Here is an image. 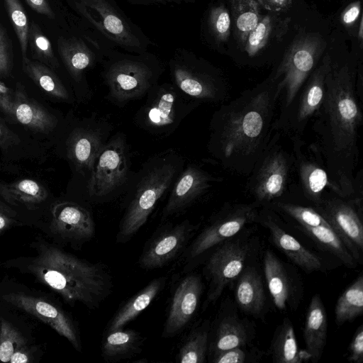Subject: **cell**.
Instances as JSON below:
<instances>
[{"label": "cell", "instance_id": "35", "mask_svg": "<svg viewBox=\"0 0 363 363\" xmlns=\"http://www.w3.org/2000/svg\"><path fill=\"white\" fill-rule=\"evenodd\" d=\"M363 312V276L359 274L339 296L335 307L337 325L351 322Z\"/></svg>", "mask_w": 363, "mask_h": 363}, {"label": "cell", "instance_id": "46", "mask_svg": "<svg viewBox=\"0 0 363 363\" xmlns=\"http://www.w3.org/2000/svg\"><path fill=\"white\" fill-rule=\"evenodd\" d=\"M13 65L11 43L5 30L0 25V77L7 76Z\"/></svg>", "mask_w": 363, "mask_h": 363}, {"label": "cell", "instance_id": "27", "mask_svg": "<svg viewBox=\"0 0 363 363\" xmlns=\"http://www.w3.org/2000/svg\"><path fill=\"white\" fill-rule=\"evenodd\" d=\"M166 277L150 281L145 287L130 297L112 316L106 327V333L122 329L146 309L163 290Z\"/></svg>", "mask_w": 363, "mask_h": 363}, {"label": "cell", "instance_id": "55", "mask_svg": "<svg viewBox=\"0 0 363 363\" xmlns=\"http://www.w3.org/2000/svg\"><path fill=\"white\" fill-rule=\"evenodd\" d=\"M145 1H155V2H191L193 0H145Z\"/></svg>", "mask_w": 363, "mask_h": 363}, {"label": "cell", "instance_id": "19", "mask_svg": "<svg viewBox=\"0 0 363 363\" xmlns=\"http://www.w3.org/2000/svg\"><path fill=\"white\" fill-rule=\"evenodd\" d=\"M222 180L195 164H189L173 183L163 208V220L184 211L206 193L213 184Z\"/></svg>", "mask_w": 363, "mask_h": 363}, {"label": "cell", "instance_id": "25", "mask_svg": "<svg viewBox=\"0 0 363 363\" xmlns=\"http://www.w3.org/2000/svg\"><path fill=\"white\" fill-rule=\"evenodd\" d=\"M328 320L319 294H315L308 305L303 327V339L311 360L318 362L323 354L327 340Z\"/></svg>", "mask_w": 363, "mask_h": 363}, {"label": "cell", "instance_id": "40", "mask_svg": "<svg viewBox=\"0 0 363 363\" xmlns=\"http://www.w3.org/2000/svg\"><path fill=\"white\" fill-rule=\"evenodd\" d=\"M266 207L275 212L288 216L302 227L330 226L325 219L313 207L303 206L284 200L275 201Z\"/></svg>", "mask_w": 363, "mask_h": 363}, {"label": "cell", "instance_id": "37", "mask_svg": "<svg viewBox=\"0 0 363 363\" xmlns=\"http://www.w3.org/2000/svg\"><path fill=\"white\" fill-rule=\"evenodd\" d=\"M300 228L313 241L335 256L345 266L355 268L357 262L330 226Z\"/></svg>", "mask_w": 363, "mask_h": 363}, {"label": "cell", "instance_id": "10", "mask_svg": "<svg viewBox=\"0 0 363 363\" xmlns=\"http://www.w3.org/2000/svg\"><path fill=\"white\" fill-rule=\"evenodd\" d=\"M76 11L105 38L131 52H146L150 42L113 0H74Z\"/></svg>", "mask_w": 363, "mask_h": 363}, {"label": "cell", "instance_id": "9", "mask_svg": "<svg viewBox=\"0 0 363 363\" xmlns=\"http://www.w3.org/2000/svg\"><path fill=\"white\" fill-rule=\"evenodd\" d=\"M172 84L201 103L223 104L229 88L224 78L201 59L184 49L177 50L169 62Z\"/></svg>", "mask_w": 363, "mask_h": 363}, {"label": "cell", "instance_id": "8", "mask_svg": "<svg viewBox=\"0 0 363 363\" xmlns=\"http://www.w3.org/2000/svg\"><path fill=\"white\" fill-rule=\"evenodd\" d=\"M138 110L134 123L140 129L159 138L173 133L182 121L201 104L182 93L172 83L154 86Z\"/></svg>", "mask_w": 363, "mask_h": 363}, {"label": "cell", "instance_id": "54", "mask_svg": "<svg viewBox=\"0 0 363 363\" xmlns=\"http://www.w3.org/2000/svg\"><path fill=\"white\" fill-rule=\"evenodd\" d=\"M359 29H358V32H357V37L359 38V40L360 42L362 41V39H363V22H362V16H360V20H359Z\"/></svg>", "mask_w": 363, "mask_h": 363}, {"label": "cell", "instance_id": "32", "mask_svg": "<svg viewBox=\"0 0 363 363\" xmlns=\"http://www.w3.org/2000/svg\"><path fill=\"white\" fill-rule=\"evenodd\" d=\"M13 115L20 123L39 132H50L57 123L55 116L21 89L14 93Z\"/></svg>", "mask_w": 363, "mask_h": 363}, {"label": "cell", "instance_id": "52", "mask_svg": "<svg viewBox=\"0 0 363 363\" xmlns=\"http://www.w3.org/2000/svg\"><path fill=\"white\" fill-rule=\"evenodd\" d=\"M27 4L37 13L50 18H55V13L47 0H26Z\"/></svg>", "mask_w": 363, "mask_h": 363}, {"label": "cell", "instance_id": "22", "mask_svg": "<svg viewBox=\"0 0 363 363\" xmlns=\"http://www.w3.org/2000/svg\"><path fill=\"white\" fill-rule=\"evenodd\" d=\"M258 221L269 230L270 238L274 245L295 265L307 273L323 269L321 259L277 223L271 208L262 207L259 212Z\"/></svg>", "mask_w": 363, "mask_h": 363}, {"label": "cell", "instance_id": "20", "mask_svg": "<svg viewBox=\"0 0 363 363\" xmlns=\"http://www.w3.org/2000/svg\"><path fill=\"white\" fill-rule=\"evenodd\" d=\"M202 292V280L197 274H189L179 282L172 296L162 337H172L183 331L196 313Z\"/></svg>", "mask_w": 363, "mask_h": 363}, {"label": "cell", "instance_id": "4", "mask_svg": "<svg viewBox=\"0 0 363 363\" xmlns=\"http://www.w3.org/2000/svg\"><path fill=\"white\" fill-rule=\"evenodd\" d=\"M184 161L172 152L156 155L145 164L122 217L117 243L129 241L145 224L157 203L183 169Z\"/></svg>", "mask_w": 363, "mask_h": 363}, {"label": "cell", "instance_id": "42", "mask_svg": "<svg viewBox=\"0 0 363 363\" xmlns=\"http://www.w3.org/2000/svg\"><path fill=\"white\" fill-rule=\"evenodd\" d=\"M28 340L10 322L0 318V362H9L16 350Z\"/></svg>", "mask_w": 363, "mask_h": 363}, {"label": "cell", "instance_id": "43", "mask_svg": "<svg viewBox=\"0 0 363 363\" xmlns=\"http://www.w3.org/2000/svg\"><path fill=\"white\" fill-rule=\"evenodd\" d=\"M4 3L19 41L23 57H26L29 25L25 11L18 0H4Z\"/></svg>", "mask_w": 363, "mask_h": 363}, {"label": "cell", "instance_id": "18", "mask_svg": "<svg viewBox=\"0 0 363 363\" xmlns=\"http://www.w3.org/2000/svg\"><path fill=\"white\" fill-rule=\"evenodd\" d=\"M197 228L188 220L162 227L145 244L139 266L145 270L163 267L184 250Z\"/></svg>", "mask_w": 363, "mask_h": 363}, {"label": "cell", "instance_id": "13", "mask_svg": "<svg viewBox=\"0 0 363 363\" xmlns=\"http://www.w3.org/2000/svg\"><path fill=\"white\" fill-rule=\"evenodd\" d=\"M235 236L220 244L206 264L204 272L209 286L203 308L217 301L225 287L236 279L246 267L252 250L251 244Z\"/></svg>", "mask_w": 363, "mask_h": 363}, {"label": "cell", "instance_id": "6", "mask_svg": "<svg viewBox=\"0 0 363 363\" xmlns=\"http://www.w3.org/2000/svg\"><path fill=\"white\" fill-rule=\"evenodd\" d=\"M162 67L155 56L147 53L116 52L104 64L102 76L108 88L106 98L117 106L145 96L158 84Z\"/></svg>", "mask_w": 363, "mask_h": 363}, {"label": "cell", "instance_id": "21", "mask_svg": "<svg viewBox=\"0 0 363 363\" xmlns=\"http://www.w3.org/2000/svg\"><path fill=\"white\" fill-rule=\"evenodd\" d=\"M264 273L275 306L285 311L294 310L300 300V289L287 266L271 250L264 254Z\"/></svg>", "mask_w": 363, "mask_h": 363}, {"label": "cell", "instance_id": "11", "mask_svg": "<svg viewBox=\"0 0 363 363\" xmlns=\"http://www.w3.org/2000/svg\"><path fill=\"white\" fill-rule=\"evenodd\" d=\"M329 223L357 263L363 255L362 195L341 197L326 191L314 208Z\"/></svg>", "mask_w": 363, "mask_h": 363}, {"label": "cell", "instance_id": "7", "mask_svg": "<svg viewBox=\"0 0 363 363\" xmlns=\"http://www.w3.org/2000/svg\"><path fill=\"white\" fill-rule=\"evenodd\" d=\"M282 133L274 131L270 141L247 176L246 190L260 208L284 200L292 187L294 157L281 142Z\"/></svg>", "mask_w": 363, "mask_h": 363}, {"label": "cell", "instance_id": "33", "mask_svg": "<svg viewBox=\"0 0 363 363\" xmlns=\"http://www.w3.org/2000/svg\"><path fill=\"white\" fill-rule=\"evenodd\" d=\"M289 19L277 15L262 16L257 26L250 33L244 51L250 58L257 56L272 40H281L289 28Z\"/></svg>", "mask_w": 363, "mask_h": 363}, {"label": "cell", "instance_id": "5", "mask_svg": "<svg viewBox=\"0 0 363 363\" xmlns=\"http://www.w3.org/2000/svg\"><path fill=\"white\" fill-rule=\"evenodd\" d=\"M326 44L315 33H306L294 40L272 73L278 82V104L274 130L280 131L301 86L316 67Z\"/></svg>", "mask_w": 363, "mask_h": 363}, {"label": "cell", "instance_id": "24", "mask_svg": "<svg viewBox=\"0 0 363 363\" xmlns=\"http://www.w3.org/2000/svg\"><path fill=\"white\" fill-rule=\"evenodd\" d=\"M103 130L94 124L74 129L67 141V157L77 169L90 173L106 144Z\"/></svg>", "mask_w": 363, "mask_h": 363}, {"label": "cell", "instance_id": "31", "mask_svg": "<svg viewBox=\"0 0 363 363\" xmlns=\"http://www.w3.org/2000/svg\"><path fill=\"white\" fill-rule=\"evenodd\" d=\"M269 352L277 363H301L311 360L306 350H298L294 328L288 318H285L277 328Z\"/></svg>", "mask_w": 363, "mask_h": 363}, {"label": "cell", "instance_id": "36", "mask_svg": "<svg viewBox=\"0 0 363 363\" xmlns=\"http://www.w3.org/2000/svg\"><path fill=\"white\" fill-rule=\"evenodd\" d=\"M0 195L9 203L33 205L43 202L46 190L37 182L25 179L11 184H0Z\"/></svg>", "mask_w": 363, "mask_h": 363}, {"label": "cell", "instance_id": "56", "mask_svg": "<svg viewBox=\"0 0 363 363\" xmlns=\"http://www.w3.org/2000/svg\"><path fill=\"white\" fill-rule=\"evenodd\" d=\"M3 140H4V130H3V128L0 125V144L1 145L3 143Z\"/></svg>", "mask_w": 363, "mask_h": 363}, {"label": "cell", "instance_id": "23", "mask_svg": "<svg viewBox=\"0 0 363 363\" xmlns=\"http://www.w3.org/2000/svg\"><path fill=\"white\" fill-rule=\"evenodd\" d=\"M52 227L60 238L77 243L88 242L96 234L95 223L90 213L72 202H63L54 206Z\"/></svg>", "mask_w": 363, "mask_h": 363}, {"label": "cell", "instance_id": "14", "mask_svg": "<svg viewBox=\"0 0 363 363\" xmlns=\"http://www.w3.org/2000/svg\"><path fill=\"white\" fill-rule=\"evenodd\" d=\"M128 144L121 133L108 140L90 172L88 192L91 196L103 197L121 187L130 170Z\"/></svg>", "mask_w": 363, "mask_h": 363}, {"label": "cell", "instance_id": "29", "mask_svg": "<svg viewBox=\"0 0 363 363\" xmlns=\"http://www.w3.org/2000/svg\"><path fill=\"white\" fill-rule=\"evenodd\" d=\"M59 54L72 78L77 82L82 79L84 72L94 65L96 61L95 52L78 38H60Z\"/></svg>", "mask_w": 363, "mask_h": 363}, {"label": "cell", "instance_id": "50", "mask_svg": "<svg viewBox=\"0 0 363 363\" xmlns=\"http://www.w3.org/2000/svg\"><path fill=\"white\" fill-rule=\"evenodd\" d=\"M34 347L27 343L18 347L12 354L11 363H28L31 362L34 358Z\"/></svg>", "mask_w": 363, "mask_h": 363}, {"label": "cell", "instance_id": "1", "mask_svg": "<svg viewBox=\"0 0 363 363\" xmlns=\"http://www.w3.org/2000/svg\"><path fill=\"white\" fill-rule=\"evenodd\" d=\"M358 70L347 62L331 58L325 82L323 102L311 123L313 140L337 195H362L359 134L362 125V100L357 87Z\"/></svg>", "mask_w": 363, "mask_h": 363}, {"label": "cell", "instance_id": "48", "mask_svg": "<svg viewBox=\"0 0 363 363\" xmlns=\"http://www.w3.org/2000/svg\"><path fill=\"white\" fill-rule=\"evenodd\" d=\"M14 94L3 82H0V108L11 117L13 115Z\"/></svg>", "mask_w": 363, "mask_h": 363}, {"label": "cell", "instance_id": "41", "mask_svg": "<svg viewBox=\"0 0 363 363\" xmlns=\"http://www.w3.org/2000/svg\"><path fill=\"white\" fill-rule=\"evenodd\" d=\"M28 43L33 57L52 68L59 67V62L55 56L52 44L34 22H32L29 26Z\"/></svg>", "mask_w": 363, "mask_h": 363}, {"label": "cell", "instance_id": "38", "mask_svg": "<svg viewBox=\"0 0 363 363\" xmlns=\"http://www.w3.org/2000/svg\"><path fill=\"white\" fill-rule=\"evenodd\" d=\"M24 71L44 91L62 100L69 99V93L57 75L43 64L23 57Z\"/></svg>", "mask_w": 363, "mask_h": 363}, {"label": "cell", "instance_id": "34", "mask_svg": "<svg viewBox=\"0 0 363 363\" xmlns=\"http://www.w3.org/2000/svg\"><path fill=\"white\" fill-rule=\"evenodd\" d=\"M211 323L208 320L201 323L189 333L177 354L181 363H203L208 352Z\"/></svg>", "mask_w": 363, "mask_h": 363}, {"label": "cell", "instance_id": "28", "mask_svg": "<svg viewBox=\"0 0 363 363\" xmlns=\"http://www.w3.org/2000/svg\"><path fill=\"white\" fill-rule=\"evenodd\" d=\"M235 297L244 313L257 316L265 307V294L262 277L253 267L246 266L237 278Z\"/></svg>", "mask_w": 363, "mask_h": 363}, {"label": "cell", "instance_id": "3", "mask_svg": "<svg viewBox=\"0 0 363 363\" xmlns=\"http://www.w3.org/2000/svg\"><path fill=\"white\" fill-rule=\"evenodd\" d=\"M35 255L6 262L59 294L69 304L94 310L111 294L113 282L100 263H91L46 241L34 243Z\"/></svg>", "mask_w": 363, "mask_h": 363}, {"label": "cell", "instance_id": "53", "mask_svg": "<svg viewBox=\"0 0 363 363\" xmlns=\"http://www.w3.org/2000/svg\"><path fill=\"white\" fill-rule=\"evenodd\" d=\"M13 223V219L11 218L4 208L0 206V233L6 230L8 228L11 226Z\"/></svg>", "mask_w": 363, "mask_h": 363}, {"label": "cell", "instance_id": "12", "mask_svg": "<svg viewBox=\"0 0 363 363\" xmlns=\"http://www.w3.org/2000/svg\"><path fill=\"white\" fill-rule=\"evenodd\" d=\"M259 208L254 201L227 203L192 241L186 254L188 259L200 257L235 236L246 225L257 222Z\"/></svg>", "mask_w": 363, "mask_h": 363}, {"label": "cell", "instance_id": "49", "mask_svg": "<svg viewBox=\"0 0 363 363\" xmlns=\"http://www.w3.org/2000/svg\"><path fill=\"white\" fill-rule=\"evenodd\" d=\"M361 2L356 1L349 4L341 15V20L345 26L353 25L361 15Z\"/></svg>", "mask_w": 363, "mask_h": 363}, {"label": "cell", "instance_id": "47", "mask_svg": "<svg viewBox=\"0 0 363 363\" xmlns=\"http://www.w3.org/2000/svg\"><path fill=\"white\" fill-rule=\"evenodd\" d=\"M347 359L350 362H363V325L356 330L348 347Z\"/></svg>", "mask_w": 363, "mask_h": 363}, {"label": "cell", "instance_id": "15", "mask_svg": "<svg viewBox=\"0 0 363 363\" xmlns=\"http://www.w3.org/2000/svg\"><path fill=\"white\" fill-rule=\"evenodd\" d=\"M290 140L296 184L303 196L315 208L320 203L326 191L337 195L318 152L302 136H290Z\"/></svg>", "mask_w": 363, "mask_h": 363}, {"label": "cell", "instance_id": "45", "mask_svg": "<svg viewBox=\"0 0 363 363\" xmlns=\"http://www.w3.org/2000/svg\"><path fill=\"white\" fill-rule=\"evenodd\" d=\"M245 347H236L212 354L213 363H245L250 362L249 352Z\"/></svg>", "mask_w": 363, "mask_h": 363}, {"label": "cell", "instance_id": "17", "mask_svg": "<svg viewBox=\"0 0 363 363\" xmlns=\"http://www.w3.org/2000/svg\"><path fill=\"white\" fill-rule=\"evenodd\" d=\"M0 297L7 303L49 325L81 352V339L77 325L62 308L41 297L23 291L6 292L1 294Z\"/></svg>", "mask_w": 363, "mask_h": 363}, {"label": "cell", "instance_id": "26", "mask_svg": "<svg viewBox=\"0 0 363 363\" xmlns=\"http://www.w3.org/2000/svg\"><path fill=\"white\" fill-rule=\"evenodd\" d=\"M253 337V329L247 320L235 313L228 314L220 319L208 352L212 355L236 347H247Z\"/></svg>", "mask_w": 363, "mask_h": 363}, {"label": "cell", "instance_id": "39", "mask_svg": "<svg viewBox=\"0 0 363 363\" xmlns=\"http://www.w3.org/2000/svg\"><path fill=\"white\" fill-rule=\"evenodd\" d=\"M240 43L245 46L250 33L262 18V6L257 0H230Z\"/></svg>", "mask_w": 363, "mask_h": 363}, {"label": "cell", "instance_id": "2", "mask_svg": "<svg viewBox=\"0 0 363 363\" xmlns=\"http://www.w3.org/2000/svg\"><path fill=\"white\" fill-rule=\"evenodd\" d=\"M278 82L270 75L220 104L209 125L208 152L225 170L248 176L274 132Z\"/></svg>", "mask_w": 363, "mask_h": 363}, {"label": "cell", "instance_id": "51", "mask_svg": "<svg viewBox=\"0 0 363 363\" xmlns=\"http://www.w3.org/2000/svg\"><path fill=\"white\" fill-rule=\"evenodd\" d=\"M262 8L273 13L287 11L292 4V0H257Z\"/></svg>", "mask_w": 363, "mask_h": 363}, {"label": "cell", "instance_id": "30", "mask_svg": "<svg viewBox=\"0 0 363 363\" xmlns=\"http://www.w3.org/2000/svg\"><path fill=\"white\" fill-rule=\"evenodd\" d=\"M143 337L136 330L118 329L105 333L101 343V354L109 362L120 361L140 353Z\"/></svg>", "mask_w": 363, "mask_h": 363}, {"label": "cell", "instance_id": "16", "mask_svg": "<svg viewBox=\"0 0 363 363\" xmlns=\"http://www.w3.org/2000/svg\"><path fill=\"white\" fill-rule=\"evenodd\" d=\"M331 57L326 53L299 90L279 131L289 137L303 136L325 94V82Z\"/></svg>", "mask_w": 363, "mask_h": 363}, {"label": "cell", "instance_id": "44", "mask_svg": "<svg viewBox=\"0 0 363 363\" xmlns=\"http://www.w3.org/2000/svg\"><path fill=\"white\" fill-rule=\"evenodd\" d=\"M208 31L217 43L227 41L230 34L231 21L228 11L223 5L211 8L207 18Z\"/></svg>", "mask_w": 363, "mask_h": 363}]
</instances>
